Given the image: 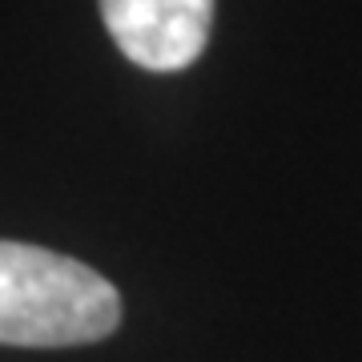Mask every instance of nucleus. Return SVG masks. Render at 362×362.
Listing matches in <instances>:
<instances>
[{"instance_id": "nucleus-1", "label": "nucleus", "mask_w": 362, "mask_h": 362, "mask_svg": "<svg viewBox=\"0 0 362 362\" xmlns=\"http://www.w3.org/2000/svg\"><path fill=\"white\" fill-rule=\"evenodd\" d=\"M121 322V294L85 262L0 242V346H85Z\"/></svg>"}, {"instance_id": "nucleus-2", "label": "nucleus", "mask_w": 362, "mask_h": 362, "mask_svg": "<svg viewBox=\"0 0 362 362\" xmlns=\"http://www.w3.org/2000/svg\"><path fill=\"white\" fill-rule=\"evenodd\" d=\"M101 21L137 69L177 73L206 49L214 0H101Z\"/></svg>"}]
</instances>
